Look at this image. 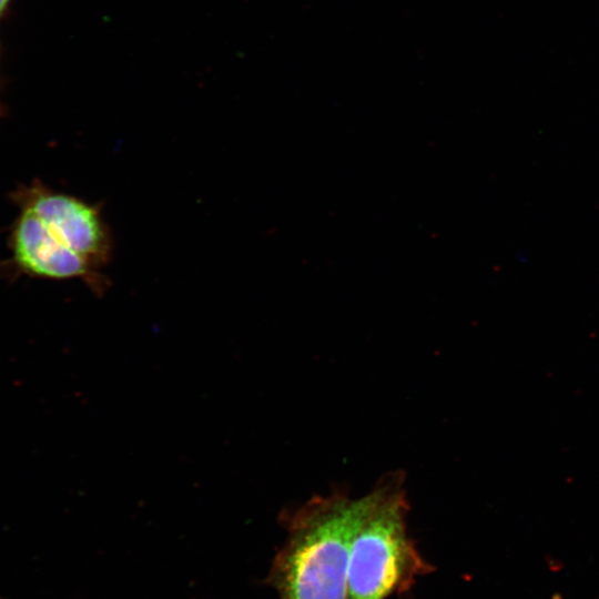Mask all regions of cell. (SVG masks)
I'll return each mask as SVG.
<instances>
[{"mask_svg": "<svg viewBox=\"0 0 599 599\" xmlns=\"http://www.w3.org/2000/svg\"><path fill=\"white\" fill-rule=\"evenodd\" d=\"M365 496H316L291 514L287 538L271 568L281 599H347L351 544Z\"/></svg>", "mask_w": 599, "mask_h": 599, "instance_id": "6da1fadb", "label": "cell"}, {"mask_svg": "<svg viewBox=\"0 0 599 599\" xmlns=\"http://www.w3.org/2000/svg\"><path fill=\"white\" fill-rule=\"evenodd\" d=\"M407 511L400 474L386 475L365 495L351 544L347 599H387L433 570L408 536Z\"/></svg>", "mask_w": 599, "mask_h": 599, "instance_id": "7a4b0ae2", "label": "cell"}, {"mask_svg": "<svg viewBox=\"0 0 599 599\" xmlns=\"http://www.w3.org/2000/svg\"><path fill=\"white\" fill-rule=\"evenodd\" d=\"M20 207L30 210L68 248L95 268L110 261L112 238L97 206L75 196L33 183L14 194Z\"/></svg>", "mask_w": 599, "mask_h": 599, "instance_id": "3957f363", "label": "cell"}, {"mask_svg": "<svg viewBox=\"0 0 599 599\" xmlns=\"http://www.w3.org/2000/svg\"><path fill=\"white\" fill-rule=\"evenodd\" d=\"M14 265L23 273L44 278H81L102 291V275L91 263L63 245L30 210L20 207L10 235Z\"/></svg>", "mask_w": 599, "mask_h": 599, "instance_id": "277c9868", "label": "cell"}, {"mask_svg": "<svg viewBox=\"0 0 599 599\" xmlns=\"http://www.w3.org/2000/svg\"><path fill=\"white\" fill-rule=\"evenodd\" d=\"M9 1L10 0H0V16L3 12V10L6 9Z\"/></svg>", "mask_w": 599, "mask_h": 599, "instance_id": "5b68a950", "label": "cell"}]
</instances>
